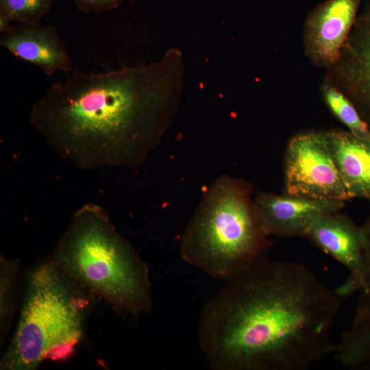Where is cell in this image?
<instances>
[{
    "label": "cell",
    "instance_id": "cell-1",
    "mask_svg": "<svg viewBox=\"0 0 370 370\" xmlns=\"http://www.w3.org/2000/svg\"><path fill=\"white\" fill-rule=\"evenodd\" d=\"M344 300L306 266L262 256L203 306L198 346L214 370H306L334 352Z\"/></svg>",
    "mask_w": 370,
    "mask_h": 370
},
{
    "label": "cell",
    "instance_id": "cell-2",
    "mask_svg": "<svg viewBox=\"0 0 370 370\" xmlns=\"http://www.w3.org/2000/svg\"><path fill=\"white\" fill-rule=\"evenodd\" d=\"M185 70L176 48L147 64L97 73L73 69L32 106L30 122L79 169L138 167L173 121Z\"/></svg>",
    "mask_w": 370,
    "mask_h": 370
},
{
    "label": "cell",
    "instance_id": "cell-3",
    "mask_svg": "<svg viewBox=\"0 0 370 370\" xmlns=\"http://www.w3.org/2000/svg\"><path fill=\"white\" fill-rule=\"evenodd\" d=\"M53 258L84 290L118 312L136 315L151 309L147 264L103 207L88 203L75 212Z\"/></svg>",
    "mask_w": 370,
    "mask_h": 370
},
{
    "label": "cell",
    "instance_id": "cell-4",
    "mask_svg": "<svg viewBox=\"0 0 370 370\" xmlns=\"http://www.w3.org/2000/svg\"><path fill=\"white\" fill-rule=\"evenodd\" d=\"M88 294L53 258L32 269L0 369L35 370L71 356L83 336Z\"/></svg>",
    "mask_w": 370,
    "mask_h": 370
},
{
    "label": "cell",
    "instance_id": "cell-5",
    "mask_svg": "<svg viewBox=\"0 0 370 370\" xmlns=\"http://www.w3.org/2000/svg\"><path fill=\"white\" fill-rule=\"evenodd\" d=\"M251 192L248 182L228 175L206 189L181 238L184 261L224 281L263 256L267 236L256 217Z\"/></svg>",
    "mask_w": 370,
    "mask_h": 370
},
{
    "label": "cell",
    "instance_id": "cell-6",
    "mask_svg": "<svg viewBox=\"0 0 370 370\" xmlns=\"http://www.w3.org/2000/svg\"><path fill=\"white\" fill-rule=\"evenodd\" d=\"M284 184L290 195L343 201L352 199L325 132H307L291 139L285 153Z\"/></svg>",
    "mask_w": 370,
    "mask_h": 370
},
{
    "label": "cell",
    "instance_id": "cell-7",
    "mask_svg": "<svg viewBox=\"0 0 370 370\" xmlns=\"http://www.w3.org/2000/svg\"><path fill=\"white\" fill-rule=\"evenodd\" d=\"M327 70L323 81L349 99L370 130V0L358 14L338 60Z\"/></svg>",
    "mask_w": 370,
    "mask_h": 370
},
{
    "label": "cell",
    "instance_id": "cell-8",
    "mask_svg": "<svg viewBox=\"0 0 370 370\" xmlns=\"http://www.w3.org/2000/svg\"><path fill=\"white\" fill-rule=\"evenodd\" d=\"M362 0H325L307 15L303 31L310 62L329 69L338 60L358 14Z\"/></svg>",
    "mask_w": 370,
    "mask_h": 370
},
{
    "label": "cell",
    "instance_id": "cell-9",
    "mask_svg": "<svg viewBox=\"0 0 370 370\" xmlns=\"http://www.w3.org/2000/svg\"><path fill=\"white\" fill-rule=\"evenodd\" d=\"M305 237L343 264L348 277L336 291L346 299L363 288L365 262L360 227L340 212L325 214L310 226Z\"/></svg>",
    "mask_w": 370,
    "mask_h": 370
},
{
    "label": "cell",
    "instance_id": "cell-10",
    "mask_svg": "<svg viewBox=\"0 0 370 370\" xmlns=\"http://www.w3.org/2000/svg\"><path fill=\"white\" fill-rule=\"evenodd\" d=\"M253 207L267 236H305L317 219L340 212L345 201L260 193L253 200Z\"/></svg>",
    "mask_w": 370,
    "mask_h": 370
},
{
    "label": "cell",
    "instance_id": "cell-11",
    "mask_svg": "<svg viewBox=\"0 0 370 370\" xmlns=\"http://www.w3.org/2000/svg\"><path fill=\"white\" fill-rule=\"evenodd\" d=\"M0 43L12 56L34 64L47 76L73 68L66 46L53 25L20 23L3 34Z\"/></svg>",
    "mask_w": 370,
    "mask_h": 370
},
{
    "label": "cell",
    "instance_id": "cell-12",
    "mask_svg": "<svg viewBox=\"0 0 370 370\" xmlns=\"http://www.w3.org/2000/svg\"><path fill=\"white\" fill-rule=\"evenodd\" d=\"M341 177L352 198L370 201V140L350 132H325Z\"/></svg>",
    "mask_w": 370,
    "mask_h": 370
},
{
    "label": "cell",
    "instance_id": "cell-13",
    "mask_svg": "<svg viewBox=\"0 0 370 370\" xmlns=\"http://www.w3.org/2000/svg\"><path fill=\"white\" fill-rule=\"evenodd\" d=\"M334 352L345 367L370 370V293L360 292L350 325Z\"/></svg>",
    "mask_w": 370,
    "mask_h": 370
},
{
    "label": "cell",
    "instance_id": "cell-14",
    "mask_svg": "<svg viewBox=\"0 0 370 370\" xmlns=\"http://www.w3.org/2000/svg\"><path fill=\"white\" fill-rule=\"evenodd\" d=\"M323 100L332 113L355 136L370 140V130L349 99L334 85L323 81Z\"/></svg>",
    "mask_w": 370,
    "mask_h": 370
},
{
    "label": "cell",
    "instance_id": "cell-15",
    "mask_svg": "<svg viewBox=\"0 0 370 370\" xmlns=\"http://www.w3.org/2000/svg\"><path fill=\"white\" fill-rule=\"evenodd\" d=\"M19 263L16 260L0 258V329L5 335L14 311Z\"/></svg>",
    "mask_w": 370,
    "mask_h": 370
},
{
    "label": "cell",
    "instance_id": "cell-16",
    "mask_svg": "<svg viewBox=\"0 0 370 370\" xmlns=\"http://www.w3.org/2000/svg\"><path fill=\"white\" fill-rule=\"evenodd\" d=\"M53 0H0V14L10 21L36 25L48 13Z\"/></svg>",
    "mask_w": 370,
    "mask_h": 370
},
{
    "label": "cell",
    "instance_id": "cell-17",
    "mask_svg": "<svg viewBox=\"0 0 370 370\" xmlns=\"http://www.w3.org/2000/svg\"><path fill=\"white\" fill-rule=\"evenodd\" d=\"M363 257L365 262V278L360 292L370 293V212L360 227Z\"/></svg>",
    "mask_w": 370,
    "mask_h": 370
},
{
    "label": "cell",
    "instance_id": "cell-18",
    "mask_svg": "<svg viewBox=\"0 0 370 370\" xmlns=\"http://www.w3.org/2000/svg\"><path fill=\"white\" fill-rule=\"evenodd\" d=\"M125 0H73L78 10L99 13L118 8Z\"/></svg>",
    "mask_w": 370,
    "mask_h": 370
}]
</instances>
